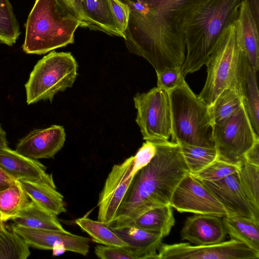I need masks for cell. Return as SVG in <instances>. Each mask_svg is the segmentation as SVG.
<instances>
[{"label": "cell", "instance_id": "1", "mask_svg": "<svg viewBox=\"0 0 259 259\" xmlns=\"http://www.w3.org/2000/svg\"><path fill=\"white\" fill-rule=\"evenodd\" d=\"M130 9L123 32L129 52L146 59L156 74L165 68L181 67L186 46L183 28L174 23L157 0H121Z\"/></svg>", "mask_w": 259, "mask_h": 259}, {"label": "cell", "instance_id": "2", "mask_svg": "<svg viewBox=\"0 0 259 259\" xmlns=\"http://www.w3.org/2000/svg\"><path fill=\"white\" fill-rule=\"evenodd\" d=\"M154 143L155 155L134 176L109 227L125 226L148 210L170 205L177 186L190 172L178 143L169 141Z\"/></svg>", "mask_w": 259, "mask_h": 259}, {"label": "cell", "instance_id": "3", "mask_svg": "<svg viewBox=\"0 0 259 259\" xmlns=\"http://www.w3.org/2000/svg\"><path fill=\"white\" fill-rule=\"evenodd\" d=\"M240 3L241 0H205L185 16L186 54L181 67L185 76L206 64L223 29L237 20Z\"/></svg>", "mask_w": 259, "mask_h": 259}, {"label": "cell", "instance_id": "4", "mask_svg": "<svg viewBox=\"0 0 259 259\" xmlns=\"http://www.w3.org/2000/svg\"><path fill=\"white\" fill-rule=\"evenodd\" d=\"M80 22L66 13L56 0H36L25 24L22 50L42 55L74 41Z\"/></svg>", "mask_w": 259, "mask_h": 259}, {"label": "cell", "instance_id": "5", "mask_svg": "<svg viewBox=\"0 0 259 259\" xmlns=\"http://www.w3.org/2000/svg\"><path fill=\"white\" fill-rule=\"evenodd\" d=\"M168 92L171 141L179 144L215 148L208 107L186 81Z\"/></svg>", "mask_w": 259, "mask_h": 259}, {"label": "cell", "instance_id": "6", "mask_svg": "<svg viewBox=\"0 0 259 259\" xmlns=\"http://www.w3.org/2000/svg\"><path fill=\"white\" fill-rule=\"evenodd\" d=\"M236 21L223 29L205 64L207 77L198 97L208 107L226 89H234L241 95L238 74L243 52L237 40Z\"/></svg>", "mask_w": 259, "mask_h": 259}, {"label": "cell", "instance_id": "7", "mask_svg": "<svg viewBox=\"0 0 259 259\" xmlns=\"http://www.w3.org/2000/svg\"><path fill=\"white\" fill-rule=\"evenodd\" d=\"M77 64L70 53L52 51L35 65L25 84L28 105L52 101L55 95L71 88L77 76Z\"/></svg>", "mask_w": 259, "mask_h": 259}, {"label": "cell", "instance_id": "8", "mask_svg": "<svg viewBox=\"0 0 259 259\" xmlns=\"http://www.w3.org/2000/svg\"><path fill=\"white\" fill-rule=\"evenodd\" d=\"M212 137L217 158L239 165L246 152L259 141L243 103L231 116L212 126Z\"/></svg>", "mask_w": 259, "mask_h": 259}, {"label": "cell", "instance_id": "9", "mask_svg": "<svg viewBox=\"0 0 259 259\" xmlns=\"http://www.w3.org/2000/svg\"><path fill=\"white\" fill-rule=\"evenodd\" d=\"M137 110L136 121L143 138L152 142L168 141L171 135L170 106L168 92L154 87L134 97Z\"/></svg>", "mask_w": 259, "mask_h": 259}, {"label": "cell", "instance_id": "10", "mask_svg": "<svg viewBox=\"0 0 259 259\" xmlns=\"http://www.w3.org/2000/svg\"><path fill=\"white\" fill-rule=\"evenodd\" d=\"M158 259H255L259 253L244 243L231 239L206 245H191L188 243L166 244L158 249Z\"/></svg>", "mask_w": 259, "mask_h": 259}, {"label": "cell", "instance_id": "11", "mask_svg": "<svg viewBox=\"0 0 259 259\" xmlns=\"http://www.w3.org/2000/svg\"><path fill=\"white\" fill-rule=\"evenodd\" d=\"M170 205L180 212L223 218L228 212L212 192L200 180L187 173L175 189Z\"/></svg>", "mask_w": 259, "mask_h": 259}, {"label": "cell", "instance_id": "12", "mask_svg": "<svg viewBox=\"0 0 259 259\" xmlns=\"http://www.w3.org/2000/svg\"><path fill=\"white\" fill-rule=\"evenodd\" d=\"M133 156L121 163L115 164L105 181L99 196L97 220L107 226L114 220L128 189L133 175Z\"/></svg>", "mask_w": 259, "mask_h": 259}, {"label": "cell", "instance_id": "13", "mask_svg": "<svg viewBox=\"0 0 259 259\" xmlns=\"http://www.w3.org/2000/svg\"><path fill=\"white\" fill-rule=\"evenodd\" d=\"M14 231L29 246L50 250L57 244H63L67 251L86 256L89 251L90 239L67 231L25 228L12 225Z\"/></svg>", "mask_w": 259, "mask_h": 259}, {"label": "cell", "instance_id": "14", "mask_svg": "<svg viewBox=\"0 0 259 259\" xmlns=\"http://www.w3.org/2000/svg\"><path fill=\"white\" fill-rule=\"evenodd\" d=\"M65 137L61 125L35 129L19 140L15 150L34 159L52 158L63 147Z\"/></svg>", "mask_w": 259, "mask_h": 259}, {"label": "cell", "instance_id": "15", "mask_svg": "<svg viewBox=\"0 0 259 259\" xmlns=\"http://www.w3.org/2000/svg\"><path fill=\"white\" fill-rule=\"evenodd\" d=\"M201 181L223 205L228 214L259 222V215L254 212L243 192L237 172L218 181Z\"/></svg>", "mask_w": 259, "mask_h": 259}, {"label": "cell", "instance_id": "16", "mask_svg": "<svg viewBox=\"0 0 259 259\" xmlns=\"http://www.w3.org/2000/svg\"><path fill=\"white\" fill-rule=\"evenodd\" d=\"M0 166L15 180L47 183L56 187L53 176L37 159L26 157L8 146L0 148Z\"/></svg>", "mask_w": 259, "mask_h": 259}, {"label": "cell", "instance_id": "17", "mask_svg": "<svg viewBox=\"0 0 259 259\" xmlns=\"http://www.w3.org/2000/svg\"><path fill=\"white\" fill-rule=\"evenodd\" d=\"M226 234L220 217L204 214L188 217L181 231V239L188 240L195 245L221 243Z\"/></svg>", "mask_w": 259, "mask_h": 259}, {"label": "cell", "instance_id": "18", "mask_svg": "<svg viewBox=\"0 0 259 259\" xmlns=\"http://www.w3.org/2000/svg\"><path fill=\"white\" fill-rule=\"evenodd\" d=\"M236 25L238 45L251 65L257 72L259 69V26L256 23L246 1L241 2Z\"/></svg>", "mask_w": 259, "mask_h": 259}, {"label": "cell", "instance_id": "19", "mask_svg": "<svg viewBox=\"0 0 259 259\" xmlns=\"http://www.w3.org/2000/svg\"><path fill=\"white\" fill-rule=\"evenodd\" d=\"M239 90L250 121L259 136V93L256 72L243 53L238 74Z\"/></svg>", "mask_w": 259, "mask_h": 259}, {"label": "cell", "instance_id": "20", "mask_svg": "<svg viewBox=\"0 0 259 259\" xmlns=\"http://www.w3.org/2000/svg\"><path fill=\"white\" fill-rule=\"evenodd\" d=\"M110 228L128 245L136 259H158L163 238L160 234L134 226Z\"/></svg>", "mask_w": 259, "mask_h": 259}, {"label": "cell", "instance_id": "21", "mask_svg": "<svg viewBox=\"0 0 259 259\" xmlns=\"http://www.w3.org/2000/svg\"><path fill=\"white\" fill-rule=\"evenodd\" d=\"M87 28L124 38L110 0H81Z\"/></svg>", "mask_w": 259, "mask_h": 259}, {"label": "cell", "instance_id": "22", "mask_svg": "<svg viewBox=\"0 0 259 259\" xmlns=\"http://www.w3.org/2000/svg\"><path fill=\"white\" fill-rule=\"evenodd\" d=\"M19 182L30 200L56 216L66 212L64 197L56 190V187L31 180H20Z\"/></svg>", "mask_w": 259, "mask_h": 259}, {"label": "cell", "instance_id": "23", "mask_svg": "<svg viewBox=\"0 0 259 259\" xmlns=\"http://www.w3.org/2000/svg\"><path fill=\"white\" fill-rule=\"evenodd\" d=\"M11 220L13 225L25 228L67 231L57 218V216L33 200Z\"/></svg>", "mask_w": 259, "mask_h": 259}, {"label": "cell", "instance_id": "24", "mask_svg": "<svg viewBox=\"0 0 259 259\" xmlns=\"http://www.w3.org/2000/svg\"><path fill=\"white\" fill-rule=\"evenodd\" d=\"M226 232L232 239L238 240L259 253V222L236 215L222 218Z\"/></svg>", "mask_w": 259, "mask_h": 259}, {"label": "cell", "instance_id": "25", "mask_svg": "<svg viewBox=\"0 0 259 259\" xmlns=\"http://www.w3.org/2000/svg\"><path fill=\"white\" fill-rule=\"evenodd\" d=\"M175 224L172 207L170 205L157 207L148 210L129 222L125 226H134L167 236Z\"/></svg>", "mask_w": 259, "mask_h": 259}, {"label": "cell", "instance_id": "26", "mask_svg": "<svg viewBox=\"0 0 259 259\" xmlns=\"http://www.w3.org/2000/svg\"><path fill=\"white\" fill-rule=\"evenodd\" d=\"M30 254L25 240L12 226L0 221V259H26Z\"/></svg>", "mask_w": 259, "mask_h": 259}, {"label": "cell", "instance_id": "27", "mask_svg": "<svg viewBox=\"0 0 259 259\" xmlns=\"http://www.w3.org/2000/svg\"><path fill=\"white\" fill-rule=\"evenodd\" d=\"M30 199L19 181L0 191V218L6 222L17 215Z\"/></svg>", "mask_w": 259, "mask_h": 259}, {"label": "cell", "instance_id": "28", "mask_svg": "<svg viewBox=\"0 0 259 259\" xmlns=\"http://www.w3.org/2000/svg\"><path fill=\"white\" fill-rule=\"evenodd\" d=\"M242 103V97L236 90L230 88L224 90L208 107L212 126L227 119Z\"/></svg>", "mask_w": 259, "mask_h": 259}, {"label": "cell", "instance_id": "29", "mask_svg": "<svg viewBox=\"0 0 259 259\" xmlns=\"http://www.w3.org/2000/svg\"><path fill=\"white\" fill-rule=\"evenodd\" d=\"M237 173L246 198L254 212L259 215V166L244 159L239 163Z\"/></svg>", "mask_w": 259, "mask_h": 259}, {"label": "cell", "instance_id": "30", "mask_svg": "<svg viewBox=\"0 0 259 259\" xmlns=\"http://www.w3.org/2000/svg\"><path fill=\"white\" fill-rule=\"evenodd\" d=\"M75 222L91 237L94 242L106 246H128L109 227L102 222L83 217L77 219Z\"/></svg>", "mask_w": 259, "mask_h": 259}, {"label": "cell", "instance_id": "31", "mask_svg": "<svg viewBox=\"0 0 259 259\" xmlns=\"http://www.w3.org/2000/svg\"><path fill=\"white\" fill-rule=\"evenodd\" d=\"M21 31L9 0H0V42L12 46Z\"/></svg>", "mask_w": 259, "mask_h": 259}, {"label": "cell", "instance_id": "32", "mask_svg": "<svg viewBox=\"0 0 259 259\" xmlns=\"http://www.w3.org/2000/svg\"><path fill=\"white\" fill-rule=\"evenodd\" d=\"M179 145L190 172L192 174L200 171L217 158L215 148Z\"/></svg>", "mask_w": 259, "mask_h": 259}, {"label": "cell", "instance_id": "33", "mask_svg": "<svg viewBox=\"0 0 259 259\" xmlns=\"http://www.w3.org/2000/svg\"><path fill=\"white\" fill-rule=\"evenodd\" d=\"M239 165L229 163L217 158L200 171L192 174L197 179L204 181H216L237 172Z\"/></svg>", "mask_w": 259, "mask_h": 259}, {"label": "cell", "instance_id": "34", "mask_svg": "<svg viewBox=\"0 0 259 259\" xmlns=\"http://www.w3.org/2000/svg\"><path fill=\"white\" fill-rule=\"evenodd\" d=\"M156 74L157 87L167 91L178 87L185 80L181 67L165 68Z\"/></svg>", "mask_w": 259, "mask_h": 259}, {"label": "cell", "instance_id": "35", "mask_svg": "<svg viewBox=\"0 0 259 259\" xmlns=\"http://www.w3.org/2000/svg\"><path fill=\"white\" fill-rule=\"evenodd\" d=\"M95 253L101 259H136L134 253L126 246L97 245Z\"/></svg>", "mask_w": 259, "mask_h": 259}, {"label": "cell", "instance_id": "36", "mask_svg": "<svg viewBox=\"0 0 259 259\" xmlns=\"http://www.w3.org/2000/svg\"><path fill=\"white\" fill-rule=\"evenodd\" d=\"M156 153V147L154 142L146 141L133 156V175L148 164Z\"/></svg>", "mask_w": 259, "mask_h": 259}, {"label": "cell", "instance_id": "37", "mask_svg": "<svg viewBox=\"0 0 259 259\" xmlns=\"http://www.w3.org/2000/svg\"><path fill=\"white\" fill-rule=\"evenodd\" d=\"M59 6L67 14L80 22V27H87V23L82 10L81 0H56Z\"/></svg>", "mask_w": 259, "mask_h": 259}, {"label": "cell", "instance_id": "38", "mask_svg": "<svg viewBox=\"0 0 259 259\" xmlns=\"http://www.w3.org/2000/svg\"><path fill=\"white\" fill-rule=\"evenodd\" d=\"M114 16L121 31L126 29L127 26L130 9L128 6L121 0H110Z\"/></svg>", "mask_w": 259, "mask_h": 259}, {"label": "cell", "instance_id": "39", "mask_svg": "<svg viewBox=\"0 0 259 259\" xmlns=\"http://www.w3.org/2000/svg\"><path fill=\"white\" fill-rule=\"evenodd\" d=\"M205 0H160L161 6L163 9H168L177 5L187 8H192Z\"/></svg>", "mask_w": 259, "mask_h": 259}, {"label": "cell", "instance_id": "40", "mask_svg": "<svg viewBox=\"0 0 259 259\" xmlns=\"http://www.w3.org/2000/svg\"><path fill=\"white\" fill-rule=\"evenodd\" d=\"M244 159L251 164L259 166V141L246 152Z\"/></svg>", "mask_w": 259, "mask_h": 259}, {"label": "cell", "instance_id": "41", "mask_svg": "<svg viewBox=\"0 0 259 259\" xmlns=\"http://www.w3.org/2000/svg\"><path fill=\"white\" fill-rule=\"evenodd\" d=\"M17 181L0 166V191L8 188Z\"/></svg>", "mask_w": 259, "mask_h": 259}, {"label": "cell", "instance_id": "42", "mask_svg": "<svg viewBox=\"0 0 259 259\" xmlns=\"http://www.w3.org/2000/svg\"><path fill=\"white\" fill-rule=\"evenodd\" d=\"M248 2L256 23L259 26V0H241Z\"/></svg>", "mask_w": 259, "mask_h": 259}, {"label": "cell", "instance_id": "43", "mask_svg": "<svg viewBox=\"0 0 259 259\" xmlns=\"http://www.w3.org/2000/svg\"><path fill=\"white\" fill-rule=\"evenodd\" d=\"M53 256H58L63 254L67 250L65 246L63 244H57L52 249Z\"/></svg>", "mask_w": 259, "mask_h": 259}, {"label": "cell", "instance_id": "44", "mask_svg": "<svg viewBox=\"0 0 259 259\" xmlns=\"http://www.w3.org/2000/svg\"><path fill=\"white\" fill-rule=\"evenodd\" d=\"M7 146H8V145L6 133L3 128L2 125L0 123V148Z\"/></svg>", "mask_w": 259, "mask_h": 259}, {"label": "cell", "instance_id": "45", "mask_svg": "<svg viewBox=\"0 0 259 259\" xmlns=\"http://www.w3.org/2000/svg\"><path fill=\"white\" fill-rule=\"evenodd\" d=\"M0 221H1V218H0Z\"/></svg>", "mask_w": 259, "mask_h": 259}]
</instances>
